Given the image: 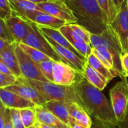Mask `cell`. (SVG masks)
<instances>
[{
	"instance_id": "cell-18",
	"label": "cell",
	"mask_w": 128,
	"mask_h": 128,
	"mask_svg": "<svg viewBox=\"0 0 128 128\" xmlns=\"http://www.w3.org/2000/svg\"><path fill=\"white\" fill-rule=\"evenodd\" d=\"M35 110L37 122L56 128H69L55 115H54L51 111L48 110L43 106H35Z\"/></svg>"
},
{
	"instance_id": "cell-17",
	"label": "cell",
	"mask_w": 128,
	"mask_h": 128,
	"mask_svg": "<svg viewBox=\"0 0 128 128\" xmlns=\"http://www.w3.org/2000/svg\"><path fill=\"white\" fill-rule=\"evenodd\" d=\"M0 61L12 72L17 78L21 76L18 60L15 53L14 43L11 44L6 49L0 51Z\"/></svg>"
},
{
	"instance_id": "cell-1",
	"label": "cell",
	"mask_w": 128,
	"mask_h": 128,
	"mask_svg": "<svg viewBox=\"0 0 128 128\" xmlns=\"http://www.w3.org/2000/svg\"><path fill=\"white\" fill-rule=\"evenodd\" d=\"M76 92L81 101L82 107L91 118L118 125L112 104L100 89L92 86L81 74L74 84Z\"/></svg>"
},
{
	"instance_id": "cell-40",
	"label": "cell",
	"mask_w": 128,
	"mask_h": 128,
	"mask_svg": "<svg viewBox=\"0 0 128 128\" xmlns=\"http://www.w3.org/2000/svg\"><path fill=\"white\" fill-rule=\"evenodd\" d=\"M69 128H88L79 123H78L76 121H74L73 122H72L69 125Z\"/></svg>"
},
{
	"instance_id": "cell-4",
	"label": "cell",
	"mask_w": 128,
	"mask_h": 128,
	"mask_svg": "<svg viewBox=\"0 0 128 128\" xmlns=\"http://www.w3.org/2000/svg\"><path fill=\"white\" fill-rule=\"evenodd\" d=\"M90 44L92 47L103 46L106 48L113 56L115 70L118 72L120 77L126 78L121 62V56L124 52L117 37L109 26L106 30L100 34H91Z\"/></svg>"
},
{
	"instance_id": "cell-35",
	"label": "cell",
	"mask_w": 128,
	"mask_h": 128,
	"mask_svg": "<svg viewBox=\"0 0 128 128\" xmlns=\"http://www.w3.org/2000/svg\"><path fill=\"white\" fill-rule=\"evenodd\" d=\"M3 128H14L10 109H6L5 114V121H4Z\"/></svg>"
},
{
	"instance_id": "cell-39",
	"label": "cell",
	"mask_w": 128,
	"mask_h": 128,
	"mask_svg": "<svg viewBox=\"0 0 128 128\" xmlns=\"http://www.w3.org/2000/svg\"><path fill=\"white\" fill-rule=\"evenodd\" d=\"M11 44H12L9 43L8 41L5 40V39L2 38L0 37V51H2V50L6 49V48L8 47Z\"/></svg>"
},
{
	"instance_id": "cell-32",
	"label": "cell",
	"mask_w": 128,
	"mask_h": 128,
	"mask_svg": "<svg viewBox=\"0 0 128 128\" xmlns=\"http://www.w3.org/2000/svg\"><path fill=\"white\" fill-rule=\"evenodd\" d=\"M17 78L15 76H10L4 74L0 72V88H4L8 86L14 84Z\"/></svg>"
},
{
	"instance_id": "cell-22",
	"label": "cell",
	"mask_w": 128,
	"mask_h": 128,
	"mask_svg": "<svg viewBox=\"0 0 128 128\" xmlns=\"http://www.w3.org/2000/svg\"><path fill=\"white\" fill-rule=\"evenodd\" d=\"M67 108L70 116L79 124L91 128L92 118L85 110L77 103H67Z\"/></svg>"
},
{
	"instance_id": "cell-7",
	"label": "cell",
	"mask_w": 128,
	"mask_h": 128,
	"mask_svg": "<svg viewBox=\"0 0 128 128\" xmlns=\"http://www.w3.org/2000/svg\"><path fill=\"white\" fill-rule=\"evenodd\" d=\"M117 37L124 53H128V6L127 0H124L115 19L109 24Z\"/></svg>"
},
{
	"instance_id": "cell-8",
	"label": "cell",
	"mask_w": 128,
	"mask_h": 128,
	"mask_svg": "<svg viewBox=\"0 0 128 128\" xmlns=\"http://www.w3.org/2000/svg\"><path fill=\"white\" fill-rule=\"evenodd\" d=\"M15 53L18 60L21 76L27 80H33L38 81H48L43 76L39 66L32 61L20 47L17 43H14Z\"/></svg>"
},
{
	"instance_id": "cell-10",
	"label": "cell",
	"mask_w": 128,
	"mask_h": 128,
	"mask_svg": "<svg viewBox=\"0 0 128 128\" xmlns=\"http://www.w3.org/2000/svg\"><path fill=\"white\" fill-rule=\"evenodd\" d=\"M5 88L34 103L36 106H43L48 102L47 99L38 90L24 82L21 76L17 77V82L14 84L8 86Z\"/></svg>"
},
{
	"instance_id": "cell-24",
	"label": "cell",
	"mask_w": 128,
	"mask_h": 128,
	"mask_svg": "<svg viewBox=\"0 0 128 128\" xmlns=\"http://www.w3.org/2000/svg\"><path fill=\"white\" fill-rule=\"evenodd\" d=\"M92 53L94 54L107 68L116 72L114 69L115 63H114L113 56H112V53L106 48L103 47V46L92 47ZM116 73H118V72H116Z\"/></svg>"
},
{
	"instance_id": "cell-34",
	"label": "cell",
	"mask_w": 128,
	"mask_h": 128,
	"mask_svg": "<svg viewBox=\"0 0 128 128\" xmlns=\"http://www.w3.org/2000/svg\"><path fill=\"white\" fill-rule=\"evenodd\" d=\"M92 118V124H91V128H119L118 124V125L112 124L98 120L95 118Z\"/></svg>"
},
{
	"instance_id": "cell-30",
	"label": "cell",
	"mask_w": 128,
	"mask_h": 128,
	"mask_svg": "<svg viewBox=\"0 0 128 128\" xmlns=\"http://www.w3.org/2000/svg\"><path fill=\"white\" fill-rule=\"evenodd\" d=\"M0 37L3 39H5V40L8 41L11 44H14L15 43V40L14 39V38L12 37L11 32H9L5 21L3 18H2L0 16Z\"/></svg>"
},
{
	"instance_id": "cell-13",
	"label": "cell",
	"mask_w": 128,
	"mask_h": 128,
	"mask_svg": "<svg viewBox=\"0 0 128 128\" xmlns=\"http://www.w3.org/2000/svg\"><path fill=\"white\" fill-rule=\"evenodd\" d=\"M43 35L45 37V38L50 43V44L52 46V47L54 49V50L57 52V54L63 59L65 63L68 64L72 68H73L75 70H76L78 72L83 74L84 64L86 63L85 59L81 58V57H79L77 54H75L70 50L57 44L56 42L52 40L51 38H49L46 35H45V34H43Z\"/></svg>"
},
{
	"instance_id": "cell-14",
	"label": "cell",
	"mask_w": 128,
	"mask_h": 128,
	"mask_svg": "<svg viewBox=\"0 0 128 128\" xmlns=\"http://www.w3.org/2000/svg\"><path fill=\"white\" fill-rule=\"evenodd\" d=\"M0 100L4 104V106L7 109H25V108H30L35 107L36 105L20 97V95L6 90L4 88H0Z\"/></svg>"
},
{
	"instance_id": "cell-36",
	"label": "cell",
	"mask_w": 128,
	"mask_h": 128,
	"mask_svg": "<svg viewBox=\"0 0 128 128\" xmlns=\"http://www.w3.org/2000/svg\"><path fill=\"white\" fill-rule=\"evenodd\" d=\"M121 62L125 77H128V53H123L121 55Z\"/></svg>"
},
{
	"instance_id": "cell-3",
	"label": "cell",
	"mask_w": 128,
	"mask_h": 128,
	"mask_svg": "<svg viewBox=\"0 0 128 128\" xmlns=\"http://www.w3.org/2000/svg\"><path fill=\"white\" fill-rule=\"evenodd\" d=\"M22 79L27 84L38 90L48 101L57 100L64 103H77L82 106L81 101L76 92L74 85L64 86L49 81L27 80L23 77H22Z\"/></svg>"
},
{
	"instance_id": "cell-15",
	"label": "cell",
	"mask_w": 128,
	"mask_h": 128,
	"mask_svg": "<svg viewBox=\"0 0 128 128\" xmlns=\"http://www.w3.org/2000/svg\"><path fill=\"white\" fill-rule=\"evenodd\" d=\"M27 21L32 22L36 25L44 26L57 29H60L62 26L67 24L66 22L43 11L32 12L29 15Z\"/></svg>"
},
{
	"instance_id": "cell-6",
	"label": "cell",
	"mask_w": 128,
	"mask_h": 128,
	"mask_svg": "<svg viewBox=\"0 0 128 128\" xmlns=\"http://www.w3.org/2000/svg\"><path fill=\"white\" fill-rule=\"evenodd\" d=\"M30 23L31 28L22 43L41 51L55 62H64L63 59L57 54L45 37L40 32L36 25L32 22Z\"/></svg>"
},
{
	"instance_id": "cell-44",
	"label": "cell",
	"mask_w": 128,
	"mask_h": 128,
	"mask_svg": "<svg viewBox=\"0 0 128 128\" xmlns=\"http://www.w3.org/2000/svg\"><path fill=\"white\" fill-rule=\"evenodd\" d=\"M38 127L39 128H56L54 127H52V126H49V125H45V124H40L38 122H36Z\"/></svg>"
},
{
	"instance_id": "cell-43",
	"label": "cell",
	"mask_w": 128,
	"mask_h": 128,
	"mask_svg": "<svg viewBox=\"0 0 128 128\" xmlns=\"http://www.w3.org/2000/svg\"><path fill=\"white\" fill-rule=\"evenodd\" d=\"M26 1H29L35 4H39L41 2H50V1H54V0H26Z\"/></svg>"
},
{
	"instance_id": "cell-31",
	"label": "cell",
	"mask_w": 128,
	"mask_h": 128,
	"mask_svg": "<svg viewBox=\"0 0 128 128\" xmlns=\"http://www.w3.org/2000/svg\"><path fill=\"white\" fill-rule=\"evenodd\" d=\"M10 110H11V114L14 128H26L21 119L20 110L17 109H10Z\"/></svg>"
},
{
	"instance_id": "cell-5",
	"label": "cell",
	"mask_w": 128,
	"mask_h": 128,
	"mask_svg": "<svg viewBox=\"0 0 128 128\" xmlns=\"http://www.w3.org/2000/svg\"><path fill=\"white\" fill-rule=\"evenodd\" d=\"M110 102L118 123L124 121L128 110V82L123 78L110 90Z\"/></svg>"
},
{
	"instance_id": "cell-23",
	"label": "cell",
	"mask_w": 128,
	"mask_h": 128,
	"mask_svg": "<svg viewBox=\"0 0 128 128\" xmlns=\"http://www.w3.org/2000/svg\"><path fill=\"white\" fill-rule=\"evenodd\" d=\"M86 62L93 68H94L97 72H99L101 75H103L104 77H106L109 82L115 77L119 76L118 74L109 70L107 68L100 60L99 58L92 52L89 55V56L87 58Z\"/></svg>"
},
{
	"instance_id": "cell-37",
	"label": "cell",
	"mask_w": 128,
	"mask_h": 128,
	"mask_svg": "<svg viewBox=\"0 0 128 128\" xmlns=\"http://www.w3.org/2000/svg\"><path fill=\"white\" fill-rule=\"evenodd\" d=\"M6 107L4 106L2 102L0 100V128L4 127V121H5V114L6 111Z\"/></svg>"
},
{
	"instance_id": "cell-46",
	"label": "cell",
	"mask_w": 128,
	"mask_h": 128,
	"mask_svg": "<svg viewBox=\"0 0 128 128\" xmlns=\"http://www.w3.org/2000/svg\"><path fill=\"white\" fill-rule=\"evenodd\" d=\"M127 6H128V0H127Z\"/></svg>"
},
{
	"instance_id": "cell-27",
	"label": "cell",
	"mask_w": 128,
	"mask_h": 128,
	"mask_svg": "<svg viewBox=\"0 0 128 128\" xmlns=\"http://www.w3.org/2000/svg\"><path fill=\"white\" fill-rule=\"evenodd\" d=\"M35 107L25 108V109L20 110L21 119L26 128H29L35 124L37 122Z\"/></svg>"
},
{
	"instance_id": "cell-11",
	"label": "cell",
	"mask_w": 128,
	"mask_h": 128,
	"mask_svg": "<svg viewBox=\"0 0 128 128\" xmlns=\"http://www.w3.org/2000/svg\"><path fill=\"white\" fill-rule=\"evenodd\" d=\"M82 74L68 64L62 62H54L53 65L54 82L64 86H73L79 76Z\"/></svg>"
},
{
	"instance_id": "cell-2",
	"label": "cell",
	"mask_w": 128,
	"mask_h": 128,
	"mask_svg": "<svg viewBox=\"0 0 128 128\" xmlns=\"http://www.w3.org/2000/svg\"><path fill=\"white\" fill-rule=\"evenodd\" d=\"M78 19V23L91 34H100L109 24L97 0H65Z\"/></svg>"
},
{
	"instance_id": "cell-28",
	"label": "cell",
	"mask_w": 128,
	"mask_h": 128,
	"mask_svg": "<svg viewBox=\"0 0 128 128\" xmlns=\"http://www.w3.org/2000/svg\"><path fill=\"white\" fill-rule=\"evenodd\" d=\"M55 61L51 58L46 59L38 63L39 68L43 76L48 80L49 82H54V76H53V65Z\"/></svg>"
},
{
	"instance_id": "cell-9",
	"label": "cell",
	"mask_w": 128,
	"mask_h": 128,
	"mask_svg": "<svg viewBox=\"0 0 128 128\" xmlns=\"http://www.w3.org/2000/svg\"><path fill=\"white\" fill-rule=\"evenodd\" d=\"M37 4L41 11L55 16L67 24L78 23V19L64 0H54Z\"/></svg>"
},
{
	"instance_id": "cell-47",
	"label": "cell",
	"mask_w": 128,
	"mask_h": 128,
	"mask_svg": "<svg viewBox=\"0 0 128 128\" xmlns=\"http://www.w3.org/2000/svg\"><path fill=\"white\" fill-rule=\"evenodd\" d=\"M64 1H65V0H64Z\"/></svg>"
},
{
	"instance_id": "cell-41",
	"label": "cell",
	"mask_w": 128,
	"mask_h": 128,
	"mask_svg": "<svg viewBox=\"0 0 128 128\" xmlns=\"http://www.w3.org/2000/svg\"><path fill=\"white\" fill-rule=\"evenodd\" d=\"M118 127L119 128H128V110L124 121L121 123H118Z\"/></svg>"
},
{
	"instance_id": "cell-25",
	"label": "cell",
	"mask_w": 128,
	"mask_h": 128,
	"mask_svg": "<svg viewBox=\"0 0 128 128\" xmlns=\"http://www.w3.org/2000/svg\"><path fill=\"white\" fill-rule=\"evenodd\" d=\"M98 5L105 14L109 22H112L118 13V8L116 7L113 0H97Z\"/></svg>"
},
{
	"instance_id": "cell-19",
	"label": "cell",
	"mask_w": 128,
	"mask_h": 128,
	"mask_svg": "<svg viewBox=\"0 0 128 128\" xmlns=\"http://www.w3.org/2000/svg\"><path fill=\"white\" fill-rule=\"evenodd\" d=\"M36 26L38 27V30L41 32V34L46 35L47 37L51 38L52 40H54L57 44H60V45H61V46H63L70 50L71 51H72L73 52L77 54L79 57H81V58L86 60L85 58H84L80 53H78L75 50V48L72 46V44L68 41V40L60 32V29L53 28H50V27H47V26H40V25H36Z\"/></svg>"
},
{
	"instance_id": "cell-33",
	"label": "cell",
	"mask_w": 128,
	"mask_h": 128,
	"mask_svg": "<svg viewBox=\"0 0 128 128\" xmlns=\"http://www.w3.org/2000/svg\"><path fill=\"white\" fill-rule=\"evenodd\" d=\"M12 14L8 0H0V16L4 20Z\"/></svg>"
},
{
	"instance_id": "cell-16",
	"label": "cell",
	"mask_w": 128,
	"mask_h": 128,
	"mask_svg": "<svg viewBox=\"0 0 128 128\" xmlns=\"http://www.w3.org/2000/svg\"><path fill=\"white\" fill-rule=\"evenodd\" d=\"M66 104L67 103L62 101L50 100L45 103L43 106L48 110L51 111L54 115H55L60 120H61L69 127V125L75 120L70 116Z\"/></svg>"
},
{
	"instance_id": "cell-42",
	"label": "cell",
	"mask_w": 128,
	"mask_h": 128,
	"mask_svg": "<svg viewBox=\"0 0 128 128\" xmlns=\"http://www.w3.org/2000/svg\"><path fill=\"white\" fill-rule=\"evenodd\" d=\"M113 2H114V3L115 4L116 7H117V8H118V10H119V8H121V4H122V3L124 2V0H113Z\"/></svg>"
},
{
	"instance_id": "cell-12",
	"label": "cell",
	"mask_w": 128,
	"mask_h": 128,
	"mask_svg": "<svg viewBox=\"0 0 128 128\" xmlns=\"http://www.w3.org/2000/svg\"><path fill=\"white\" fill-rule=\"evenodd\" d=\"M6 26L16 43H22L31 28V23L12 11V14L5 19Z\"/></svg>"
},
{
	"instance_id": "cell-26",
	"label": "cell",
	"mask_w": 128,
	"mask_h": 128,
	"mask_svg": "<svg viewBox=\"0 0 128 128\" xmlns=\"http://www.w3.org/2000/svg\"><path fill=\"white\" fill-rule=\"evenodd\" d=\"M20 47L22 49V50L32 60L34 61L35 63L38 64L40 62H41L42 61H45L46 59H48V58H49L48 56H46L45 54H44L43 52H41V51L32 47V46H29L25 44H23V43H20V44H18Z\"/></svg>"
},
{
	"instance_id": "cell-38",
	"label": "cell",
	"mask_w": 128,
	"mask_h": 128,
	"mask_svg": "<svg viewBox=\"0 0 128 128\" xmlns=\"http://www.w3.org/2000/svg\"><path fill=\"white\" fill-rule=\"evenodd\" d=\"M0 72L4 74H7V75H10V76H14L12 72L0 61Z\"/></svg>"
},
{
	"instance_id": "cell-20",
	"label": "cell",
	"mask_w": 128,
	"mask_h": 128,
	"mask_svg": "<svg viewBox=\"0 0 128 128\" xmlns=\"http://www.w3.org/2000/svg\"><path fill=\"white\" fill-rule=\"evenodd\" d=\"M8 2L12 11L26 20H27L29 15L32 12L41 11L37 4L26 0H8Z\"/></svg>"
},
{
	"instance_id": "cell-45",
	"label": "cell",
	"mask_w": 128,
	"mask_h": 128,
	"mask_svg": "<svg viewBox=\"0 0 128 128\" xmlns=\"http://www.w3.org/2000/svg\"><path fill=\"white\" fill-rule=\"evenodd\" d=\"M39 128L38 127V125H37V124H34V125H32V126H31V127H29V128Z\"/></svg>"
},
{
	"instance_id": "cell-21",
	"label": "cell",
	"mask_w": 128,
	"mask_h": 128,
	"mask_svg": "<svg viewBox=\"0 0 128 128\" xmlns=\"http://www.w3.org/2000/svg\"><path fill=\"white\" fill-rule=\"evenodd\" d=\"M83 75L92 86L100 89V91H103L109 82V81L106 77H104L94 68H93L87 62L84 64Z\"/></svg>"
},
{
	"instance_id": "cell-29",
	"label": "cell",
	"mask_w": 128,
	"mask_h": 128,
	"mask_svg": "<svg viewBox=\"0 0 128 128\" xmlns=\"http://www.w3.org/2000/svg\"><path fill=\"white\" fill-rule=\"evenodd\" d=\"M69 25L75 34H76L78 37H80L84 42L90 44L91 33L88 30H87L84 27L79 25L78 23H71Z\"/></svg>"
}]
</instances>
